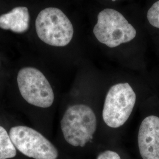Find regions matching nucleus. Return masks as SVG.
<instances>
[{
	"label": "nucleus",
	"mask_w": 159,
	"mask_h": 159,
	"mask_svg": "<svg viewBox=\"0 0 159 159\" xmlns=\"http://www.w3.org/2000/svg\"><path fill=\"white\" fill-rule=\"evenodd\" d=\"M138 145L143 159H159V117L143 120L138 133Z\"/></svg>",
	"instance_id": "0eeeda50"
},
{
	"label": "nucleus",
	"mask_w": 159,
	"mask_h": 159,
	"mask_svg": "<svg viewBox=\"0 0 159 159\" xmlns=\"http://www.w3.org/2000/svg\"><path fill=\"white\" fill-rule=\"evenodd\" d=\"M17 83L21 96L29 104L48 108L54 102V94L51 85L38 69L30 67L21 68L18 73Z\"/></svg>",
	"instance_id": "39448f33"
},
{
	"label": "nucleus",
	"mask_w": 159,
	"mask_h": 159,
	"mask_svg": "<svg viewBox=\"0 0 159 159\" xmlns=\"http://www.w3.org/2000/svg\"><path fill=\"white\" fill-rule=\"evenodd\" d=\"M97 159H121L119 154L116 152L106 150L100 154Z\"/></svg>",
	"instance_id": "9b49d317"
},
{
	"label": "nucleus",
	"mask_w": 159,
	"mask_h": 159,
	"mask_svg": "<svg viewBox=\"0 0 159 159\" xmlns=\"http://www.w3.org/2000/svg\"><path fill=\"white\" fill-rule=\"evenodd\" d=\"M17 151L6 129L0 125V159L13 158Z\"/></svg>",
	"instance_id": "1a4fd4ad"
},
{
	"label": "nucleus",
	"mask_w": 159,
	"mask_h": 159,
	"mask_svg": "<svg viewBox=\"0 0 159 159\" xmlns=\"http://www.w3.org/2000/svg\"><path fill=\"white\" fill-rule=\"evenodd\" d=\"M113 1H116V0H112Z\"/></svg>",
	"instance_id": "f8f14e48"
},
{
	"label": "nucleus",
	"mask_w": 159,
	"mask_h": 159,
	"mask_svg": "<svg viewBox=\"0 0 159 159\" xmlns=\"http://www.w3.org/2000/svg\"><path fill=\"white\" fill-rule=\"evenodd\" d=\"M61 129L67 142L74 147H84L93 139L97 129L96 114L84 104H75L66 111Z\"/></svg>",
	"instance_id": "f257e3e1"
},
{
	"label": "nucleus",
	"mask_w": 159,
	"mask_h": 159,
	"mask_svg": "<svg viewBox=\"0 0 159 159\" xmlns=\"http://www.w3.org/2000/svg\"><path fill=\"white\" fill-rule=\"evenodd\" d=\"M9 135L15 148L25 156L35 159H57L56 148L39 131L27 126L18 125Z\"/></svg>",
	"instance_id": "423d86ee"
},
{
	"label": "nucleus",
	"mask_w": 159,
	"mask_h": 159,
	"mask_svg": "<svg viewBox=\"0 0 159 159\" xmlns=\"http://www.w3.org/2000/svg\"><path fill=\"white\" fill-rule=\"evenodd\" d=\"M93 33L98 41L110 48L133 40L136 30L120 12L106 8L100 12Z\"/></svg>",
	"instance_id": "7ed1b4c3"
},
{
	"label": "nucleus",
	"mask_w": 159,
	"mask_h": 159,
	"mask_svg": "<svg viewBox=\"0 0 159 159\" xmlns=\"http://www.w3.org/2000/svg\"><path fill=\"white\" fill-rule=\"evenodd\" d=\"M147 18L152 25L159 29V0L154 3L148 10Z\"/></svg>",
	"instance_id": "9d476101"
},
{
	"label": "nucleus",
	"mask_w": 159,
	"mask_h": 159,
	"mask_svg": "<svg viewBox=\"0 0 159 159\" xmlns=\"http://www.w3.org/2000/svg\"><path fill=\"white\" fill-rule=\"evenodd\" d=\"M136 102V94L128 83L111 86L105 98L102 119L111 128H119L129 119Z\"/></svg>",
	"instance_id": "20e7f679"
},
{
	"label": "nucleus",
	"mask_w": 159,
	"mask_h": 159,
	"mask_svg": "<svg viewBox=\"0 0 159 159\" xmlns=\"http://www.w3.org/2000/svg\"><path fill=\"white\" fill-rule=\"evenodd\" d=\"M35 29L40 40L50 46L64 47L72 40L74 29L68 17L61 10L49 7L39 12Z\"/></svg>",
	"instance_id": "f03ea898"
},
{
	"label": "nucleus",
	"mask_w": 159,
	"mask_h": 159,
	"mask_svg": "<svg viewBox=\"0 0 159 159\" xmlns=\"http://www.w3.org/2000/svg\"><path fill=\"white\" fill-rule=\"evenodd\" d=\"M30 14L25 7H17L0 16V29L24 33L29 28Z\"/></svg>",
	"instance_id": "6e6552de"
}]
</instances>
